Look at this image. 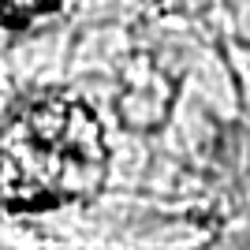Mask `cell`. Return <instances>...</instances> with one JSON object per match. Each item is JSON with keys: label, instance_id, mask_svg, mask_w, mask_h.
<instances>
[{"label": "cell", "instance_id": "1", "mask_svg": "<svg viewBox=\"0 0 250 250\" xmlns=\"http://www.w3.org/2000/svg\"><path fill=\"white\" fill-rule=\"evenodd\" d=\"M104 172V131L79 101H34L0 124V206L34 209L90 198Z\"/></svg>", "mask_w": 250, "mask_h": 250}, {"label": "cell", "instance_id": "2", "mask_svg": "<svg viewBox=\"0 0 250 250\" xmlns=\"http://www.w3.org/2000/svg\"><path fill=\"white\" fill-rule=\"evenodd\" d=\"M60 0H0V19L8 22H30L45 11H52Z\"/></svg>", "mask_w": 250, "mask_h": 250}]
</instances>
